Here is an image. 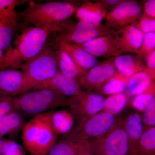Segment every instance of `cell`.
<instances>
[{"instance_id": "obj_1", "label": "cell", "mask_w": 155, "mask_h": 155, "mask_svg": "<svg viewBox=\"0 0 155 155\" xmlns=\"http://www.w3.org/2000/svg\"><path fill=\"white\" fill-rule=\"evenodd\" d=\"M81 2L65 1L35 3L31 2L29 5L17 15L26 23L35 27L59 32L69 18L75 13Z\"/></svg>"}, {"instance_id": "obj_2", "label": "cell", "mask_w": 155, "mask_h": 155, "mask_svg": "<svg viewBox=\"0 0 155 155\" xmlns=\"http://www.w3.org/2000/svg\"><path fill=\"white\" fill-rule=\"evenodd\" d=\"M51 33L48 29L35 26L23 29L4 54L0 70L20 69L22 64L40 53Z\"/></svg>"}, {"instance_id": "obj_3", "label": "cell", "mask_w": 155, "mask_h": 155, "mask_svg": "<svg viewBox=\"0 0 155 155\" xmlns=\"http://www.w3.org/2000/svg\"><path fill=\"white\" fill-rule=\"evenodd\" d=\"M51 111L33 116L23 126L22 143L31 155H47L57 140L51 125Z\"/></svg>"}, {"instance_id": "obj_4", "label": "cell", "mask_w": 155, "mask_h": 155, "mask_svg": "<svg viewBox=\"0 0 155 155\" xmlns=\"http://www.w3.org/2000/svg\"><path fill=\"white\" fill-rule=\"evenodd\" d=\"M69 98L49 89H32L13 98L14 109L22 115L33 116L67 106Z\"/></svg>"}, {"instance_id": "obj_5", "label": "cell", "mask_w": 155, "mask_h": 155, "mask_svg": "<svg viewBox=\"0 0 155 155\" xmlns=\"http://www.w3.org/2000/svg\"><path fill=\"white\" fill-rule=\"evenodd\" d=\"M20 69L33 89L38 84L50 79L59 70L56 50L45 45L38 54L22 64Z\"/></svg>"}, {"instance_id": "obj_6", "label": "cell", "mask_w": 155, "mask_h": 155, "mask_svg": "<svg viewBox=\"0 0 155 155\" xmlns=\"http://www.w3.org/2000/svg\"><path fill=\"white\" fill-rule=\"evenodd\" d=\"M119 120L114 115L101 112L77 120L72 130L62 137L79 143L89 141L107 133Z\"/></svg>"}, {"instance_id": "obj_7", "label": "cell", "mask_w": 155, "mask_h": 155, "mask_svg": "<svg viewBox=\"0 0 155 155\" xmlns=\"http://www.w3.org/2000/svg\"><path fill=\"white\" fill-rule=\"evenodd\" d=\"M89 143L94 155H129L127 134L121 119L107 133Z\"/></svg>"}, {"instance_id": "obj_8", "label": "cell", "mask_w": 155, "mask_h": 155, "mask_svg": "<svg viewBox=\"0 0 155 155\" xmlns=\"http://www.w3.org/2000/svg\"><path fill=\"white\" fill-rule=\"evenodd\" d=\"M115 33L101 23L94 24L81 21L74 23L68 21L58 32L56 40L58 42L81 45L99 37L115 35Z\"/></svg>"}, {"instance_id": "obj_9", "label": "cell", "mask_w": 155, "mask_h": 155, "mask_svg": "<svg viewBox=\"0 0 155 155\" xmlns=\"http://www.w3.org/2000/svg\"><path fill=\"white\" fill-rule=\"evenodd\" d=\"M105 99L102 95L96 92L84 90L77 95L69 98L67 106L77 121L101 112Z\"/></svg>"}, {"instance_id": "obj_10", "label": "cell", "mask_w": 155, "mask_h": 155, "mask_svg": "<svg viewBox=\"0 0 155 155\" xmlns=\"http://www.w3.org/2000/svg\"><path fill=\"white\" fill-rule=\"evenodd\" d=\"M142 14L141 5L134 0H123L105 17L106 27L116 32L134 23Z\"/></svg>"}, {"instance_id": "obj_11", "label": "cell", "mask_w": 155, "mask_h": 155, "mask_svg": "<svg viewBox=\"0 0 155 155\" xmlns=\"http://www.w3.org/2000/svg\"><path fill=\"white\" fill-rule=\"evenodd\" d=\"M117 72L114 58H110L87 70L78 82L83 90L97 92Z\"/></svg>"}, {"instance_id": "obj_12", "label": "cell", "mask_w": 155, "mask_h": 155, "mask_svg": "<svg viewBox=\"0 0 155 155\" xmlns=\"http://www.w3.org/2000/svg\"><path fill=\"white\" fill-rule=\"evenodd\" d=\"M31 90L21 70H0V96L14 97Z\"/></svg>"}, {"instance_id": "obj_13", "label": "cell", "mask_w": 155, "mask_h": 155, "mask_svg": "<svg viewBox=\"0 0 155 155\" xmlns=\"http://www.w3.org/2000/svg\"><path fill=\"white\" fill-rule=\"evenodd\" d=\"M144 34L132 23L115 33L117 56L125 54L137 55L141 47Z\"/></svg>"}, {"instance_id": "obj_14", "label": "cell", "mask_w": 155, "mask_h": 155, "mask_svg": "<svg viewBox=\"0 0 155 155\" xmlns=\"http://www.w3.org/2000/svg\"><path fill=\"white\" fill-rule=\"evenodd\" d=\"M52 90L67 98L75 96L83 91L76 81L63 75L59 70L52 77L37 85L33 89Z\"/></svg>"}, {"instance_id": "obj_15", "label": "cell", "mask_w": 155, "mask_h": 155, "mask_svg": "<svg viewBox=\"0 0 155 155\" xmlns=\"http://www.w3.org/2000/svg\"><path fill=\"white\" fill-rule=\"evenodd\" d=\"M78 45L96 58H112L117 56L115 37L113 35L99 37Z\"/></svg>"}, {"instance_id": "obj_16", "label": "cell", "mask_w": 155, "mask_h": 155, "mask_svg": "<svg viewBox=\"0 0 155 155\" xmlns=\"http://www.w3.org/2000/svg\"><path fill=\"white\" fill-rule=\"evenodd\" d=\"M123 122L128 138L129 155H137L140 143L144 131L141 116L137 113H133L127 116Z\"/></svg>"}, {"instance_id": "obj_17", "label": "cell", "mask_w": 155, "mask_h": 155, "mask_svg": "<svg viewBox=\"0 0 155 155\" xmlns=\"http://www.w3.org/2000/svg\"><path fill=\"white\" fill-rule=\"evenodd\" d=\"M58 49L67 53L78 67L87 71L99 62L97 58L92 55L78 45L58 42Z\"/></svg>"}, {"instance_id": "obj_18", "label": "cell", "mask_w": 155, "mask_h": 155, "mask_svg": "<svg viewBox=\"0 0 155 155\" xmlns=\"http://www.w3.org/2000/svg\"><path fill=\"white\" fill-rule=\"evenodd\" d=\"M75 13L79 21L100 24L105 17L107 11L98 1H85L80 3Z\"/></svg>"}, {"instance_id": "obj_19", "label": "cell", "mask_w": 155, "mask_h": 155, "mask_svg": "<svg viewBox=\"0 0 155 155\" xmlns=\"http://www.w3.org/2000/svg\"><path fill=\"white\" fill-rule=\"evenodd\" d=\"M155 69L145 68L129 78L126 87V93L135 96L144 92L155 82Z\"/></svg>"}, {"instance_id": "obj_20", "label": "cell", "mask_w": 155, "mask_h": 155, "mask_svg": "<svg viewBox=\"0 0 155 155\" xmlns=\"http://www.w3.org/2000/svg\"><path fill=\"white\" fill-rule=\"evenodd\" d=\"M114 64L117 72L127 78L146 68L138 56L127 54L114 57Z\"/></svg>"}, {"instance_id": "obj_21", "label": "cell", "mask_w": 155, "mask_h": 155, "mask_svg": "<svg viewBox=\"0 0 155 155\" xmlns=\"http://www.w3.org/2000/svg\"><path fill=\"white\" fill-rule=\"evenodd\" d=\"M50 120L53 130L57 136H63L69 133L75 125V117L68 110L52 111Z\"/></svg>"}, {"instance_id": "obj_22", "label": "cell", "mask_w": 155, "mask_h": 155, "mask_svg": "<svg viewBox=\"0 0 155 155\" xmlns=\"http://www.w3.org/2000/svg\"><path fill=\"white\" fill-rule=\"evenodd\" d=\"M58 69L64 75L78 81L87 72L76 65L69 55L63 50H56Z\"/></svg>"}, {"instance_id": "obj_23", "label": "cell", "mask_w": 155, "mask_h": 155, "mask_svg": "<svg viewBox=\"0 0 155 155\" xmlns=\"http://www.w3.org/2000/svg\"><path fill=\"white\" fill-rule=\"evenodd\" d=\"M25 123L22 114L15 110L11 111L0 119V137L16 134L22 130Z\"/></svg>"}, {"instance_id": "obj_24", "label": "cell", "mask_w": 155, "mask_h": 155, "mask_svg": "<svg viewBox=\"0 0 155 155\" xmlns=\"http://www.w3.org/2000/svg\"><path fill=\"white\" fill-rule=\"evenodd\" d=\"M17 14L0 17V49H8L17 25Z\"/></svg>"}, {"instance_id": "obj_25", "label": "cell", "mask_w": 155, "mask_h": 155, "mask_svg": "<svg viewBox=\"0 0 155 155\" xmlns=\"http://www.w3.org/2000/svg\"><path fill=\"white\" fill-rule=\"evenodd\" d=\"M128 79L117 72L96 92L109 96L124 92L126 91Z\"/></svg>"}, {"instance_id": "obj_26", "label": "cell", "mask_w": 155, "mask_h": 155, "mask_svg": "<svg viewBox=\"0 0 155 155\" xmlns=\"http://www.w3.org/2000/svg\"><path fill=\"white\" fill-rule=\"evenodd\" d=\"M80 143L62 137L57 140L47 155H76Z\"/></svg>"}, {"instance_id": "obj_27", "label": "cell", "mask_w": 155, "mask_h": 155, "mask_svg": "<svg viewBox=\"0 0 155 155\" xmlns=\"http://www.w3.org/2000/svg\"><path fill=\"white\" fill-rule=\"evenodd\" d=\"M127 101V95L124 92L110 95L105 99L104 106L101 112L116 116L125 109Z\"/></svg>"}, {"instance_id": "obj_28", "label": "cell", "mask_w": 155, "mask_h": 155, "mask_svg": "<svg viewBox=\"0 0 155 155\" xmlns=\"http://www.w3.org/2000/svg\"><path fill=\"white\" fill-rule=\"evenodd\" d=\"M137 155H155V127L144 130Z\"/></svg>"}, {"instance_id": "obj_29", "label": "cell", "mask_w": 155, "mask_h": 155, "mask_svg": "<svg viewBox=\"0 0 155 155\" xmlns=\"http://www.w3.org/2000/svg\"><path fill=\"white\" fill-rule=\"evenodd\" d=\"M155 99V82L144 92L134 96L132 106L137 110L143 112Z\"/></svg>"}, {"instance_id": "obj_30", "label": "cell", "mask_w": 155, "mask_h": 155, "mask_svg": "<svg viewBox=\"0 0 155 155\" xmlns=\"http://www.w3.org/2000/svg\"><path fill=\"white\" fill-rule=\"evenodd\" d=\"M155 50V32L144 34L141 47L137 56L142 60Z\"/></svg>"}, {"instance_id": "obj_31", "label": "cell", "mask_w": 155, "mask_h": 155, "mask_svg": "<svg viewBox=\"0 0 155 155\" xmlns=\"http://www.w3.org/2000/svg\"><path fill=\"white\" fill-rule=\"evenodd\" d=\"M133 24L144 34L155 32V18L147 16L143 13Z\"/></svg>"}, {"instance_id": "obj_32", "label": "cell", "mask_w": 155, "mask_h": 155, "mask_svg": "<svg viewBox=\"0 0 155 155\" xmlns=\"http://www.w3.org/2000/svg\"><path fill=\"white\" fill-rule=\"evenodd\" d=\"M27 2L25 0H0V17L17 14L16 7Z\"/></svg>"}, {"instance_id": "obj_33", "label": "cell", "mask_w": 155, "mask_h": 155, "mask_svg": "<svg viewBox=\"0 0 155 155\" xmlns=\"http://www.w3.org/2000/svg\"><path fill=\"white\" fill-rule=\"evenodd\" d=\"M143 112L141 118L144 130L155 127V99Z\"/></svg>"}, {"instance_id": "obj_34", "label": "cell", "mask_w": 155, "mask_h": 155, "mask_svg": "<svg viewBox=\"0 0 155 155\" xmlns=\"http://www.w3.org/2000/svg\"><path fill=\"white\" fill-rule=\"evenodd\" d=\"M13 98L0 96V119L14 110Z\"/></svg>"}, {"instance_id": "obj_35", "label": "cell", "mask_w": 155, "mask_h": 155, "mask_svg": "<svg viewBox=\"0 0 155 155\" xmlns=\"http://www.w3.org/2000/svg\"><path fill=\"white\" fill-rule=\"evenodd\" d=\"M3 155H26L22 147L14 140H9L6 151Z\"/></svg>"}, {"instance_id": "obj_36", "label": "cell", "mask_w": 155, "mask_h": 155, "mask_svg": "<svg viewBox=\"0 0 155 155\" xmlns=\"http://www.w3.org/2000/svg\"><path fill=\"white\" fill-rule=\"evenodd\" d=\"M143 13L147 16L155 18V0H147L145 2Z\"/></svg>"}, {"instance_id": "obj_37", "label": "cell", "mask_w": 155, "mask_h": 155, "mask_svg": "<svg viewBox=\"0 0 155 155\" xmlns=\"http://www.w3.org/2000/svg\"><path fill=\"white\" fill-rule=\"evenodd\" d=\"M76 155H94L91 149L89 141L80 143Z\"/></svg>"}, {"instance_id": "obj_38", "label": "cell", "mask_w": 155, "mask_h": 155, "mask_svg": "<svg viewBox=\"0 0 155 155\" xmlns=\"http://www.w3.org/2000/svg\"><path fill=\"white\" fill-rule=\"evenodd\" d=\"M98 1L101 3L107 12L108 11L110 12L122 2L123 0H100Z\"/></svg>"}, {"instance_id": "obj_39", "label": "cell", "mask_w": 155, "mask_h": 155, "mask_svg": "<svg viewBox=\"0 0 155 155\" xmlns=\"http://www.w3.org/2000/svg\"><path fill=\"white\" fill-rule=\"evenodd\" d=\"M146 67L149 69H155V50L145 58Z\"/></svg>"}, {"instance_id": "obj_40", "label": "cell", "mask_w": 155, "mask_h": 155, "mask_svg": "<svg viewBox=\"0 0 155 155\" xmlns=\"http://www.w3.org/2000/svg\"><path fill=\"white\" fill-rule=\"evenodd\" d=\"M8 139L0 137V155H3L6 151L8 144Z\"/></svg>"}, {"instance_id": "obj_41", "label": "cell", "mask_w": 155, "mask_h": 155, "mask_svg": "<svg viewBox=\"0 0 155 155\" xmlns=\"http://www.w3.org/2000/svg\"><path fill=\"white\" fill-rule=\"evenodd\" d=\"M4 54L2 50L0 49V70L2 67L3 60H4Z\"/></svg>"}]
</instances>
